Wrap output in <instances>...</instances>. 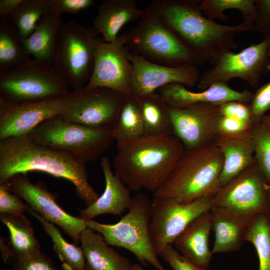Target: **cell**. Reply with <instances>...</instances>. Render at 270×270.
Returning a JSON list of instances; mask_svg holds the SVG:
<instances>
[{"mask_svg":"<svg viewBox=\"0 0 270 270\" xmlns=\"http://www.w3.org/2000/svg\"><path fill=\"white\" fill-rule=\"evenodd\" d=\"M212 197H204L186 204L154 196L152 200L150 234L158 256L166 246L172 244L196 218L210 210Z\"/></svg>","mask_w":270,"mask_h":270,"instance_id":"obj_12","label":"cell"},{"mask_svg":"<svg viewBox=\"0 0 270 270\" xmlns=\"http://www.w3.org/2000/svg\"><path fill=\"white\" fill-rule=\"evenodd\" d=\"M144 12L136 0H104L98 6L93 28L104 40L111 42L125 24L140 20Z\"/></svg>","mask_w":270,"mask_h":270,"instance_id":"obj_24","label":"cell"},{"mask_svg":"<svg viewBox=\"0 0 270 270\" xmlns=\"http://www.w3.org/2000/svg\"><path fill=\"white\" fill-rule=\"evenodd\" d=\"M268 218H269L270 220V212H268Z\"/></svg>","mask_w":270,"mask_h":270,"instance_id":"obj_50","label":"cell"},{"mask_svg":"<svg viewBox=\"0 0 270 270\" xmlns=\"http://www.w3.org/2000/svg\"><path fill=\"white\" fill-rule=\"evenodd\" d=\"M26 135L38 144L69 154L86 164L98 158L115 142L112 129L88 127L59 114L44 121Z\"/></svg>","mask_w":270,"mask_h":270,"instance_id":"obj_6","label":"cell"},{"mask_svg":"<svg viewBox=\"0 0 270 270\" xmlns=\"http://www.w3.org/2000/svg\"><path fill=\"white\" fill-rule=\"evenodd\" d=\"M0 247L2 259L4 262H6L8 258L13 256V254L10 246L5 244L4 238L2 237L0 240Z\"/></svg>","mask_w":270,"mask_h":270,"instance_id":"obj_45","label":"cell"},{"mask_svg":"<svg viewBox=\"0 0 270 270\" xmlns=\"http://www.w3.org/2000/svg\"><path fill=\"white\" fill-rule=\"evenodd\" d=\"M256 0H202L198 5L202 12L212 20L216 18L228 20L230 18L224 14L228 9L237 10L242 16V22L253 26L256 19Z\"/></svg>","mask_w":270,"mask_h":270,"instance_id":"obj_34","label":"cell"},{"mask_svg":"<svg viewBox=\"0 0 270 270\" xmlns=\"http://www.w3.org/2000/svg\"><path fill=\"white\" fill-rule=\"evenodd\" d=\"M130 270H145L138 264H132Z\"/></svg>","mask_w":270,"mask_h":270,"instance_id":"obj_47","label":"cell"},{"mask_svg":"<svg viewBox=\"0 0 270 270\" xmlns=\"http://www.w3.org/2000/svg\"><path fill=\"white\" fill-rule=\"evenodd\" d=\"M248 105L254 124H260L270 110V81L256 88Z\"/></svg>","mask_w":270,"mask_h":270,"instance_id":"obj_36","label":"cell"},{"mask_svg":"<svg viewBox=\"0 0 270 270\" xmlns=\"http://www.w3.org/2000/svg\"><path fill=\"white\" fill-rule=\"evenodd\" d=\"M174 134L185 150L212 144L220 116L219 105L197 104L184 108L170 106Z\"/></svg>","mask_w":270,"mask_h":270,"instance_id":"obj_17","label":"cell"},{"mask_svg":"<svg viewBox=\"0 0 270 270\" xmlns=\"http://www.w3.org/2000/svg\"><path fill=\"white\" fill-rule=\"evenodd\" d=\"M60 98L15 103L0 100V140L26 135L44 121L59 114Z\"/></svg>","mask_w":270,"mask_h":270,"instance_id":"obj_18","label":"cell"},{"mask_svg":"<svg viewBox=\"0 0 270 270\" xmlns=\"http://www.w3.org/2000/svg\"><path fill=\"white\" fill-rule=\"evenodd\" d=\"M64 23L61 16L52 12L41 18L32 33L23 40L32 58L52 64Z\"/></svg>","mask_w":270,"mask_h":270,"instance_id":"obj_26","label":"cell"},{"mask_svg":"<svg viewBox=\"0 0 270 270\" xmlns=\"http://www.w3.org/2000/svg\"><path fill=\"white\" fill-rule=\"evenodd\" d=\"M38 220L50 236L53 249L62 262L65 270H86V260L81 248L68 242L54 226L28 206L27 210Z\"/></svg>","mask_w":270,"mask_h":270,"instance_id":"obj_29","label":"cell"},{"mask_svg":"<svg viewBox=\"0 0 270 270\" xmlns=\"http://www.w3.org/2000/svg\"><path fill=\"white\" fill-rule=\"evenodd\" d=\"M185 150L174 134L148 136L116 144L114 174L130 190L153 192L166 180Z\"/></svg>","mask_w":270,"mask_h":270,"instance_id":"obj_2","label":"cell"},{"mask_svg":"<svg viewBox=\"0 0 270 270\" xmlns=\"http://www.w3.org/2000/svg\"><path fill=\"white\" fill-rule=\"evenodd\" d=\"M32 57L7 18L0 20V72L14 69Z\"/></svg>","mask_w":270,"mask_h":270,"instance_id":"obj_31","label":"cell"},{"mask_svg":"<svg viewBox=\"0 0 270 270\" xmlns=\"http://www.w3.org/2000/svg\"><path fill=\"white\" fill-rule=\"evenodd\" d=\"M268 182L256 163L232 179L212 198V206L254 216L270 212Z\"/></svg>","mask_w":270,"mask_h":270,"instance_id":"obj_13","label":"cell"},{"mask_svg":"<svg viewBox=\"0 0 270 270\" xmlns=\"http://www.w3.org/2000/svg\"><path fill=\"white\" fill-rule=\"evenodd\" d=\"M173 270H206L201 268L182 256L172 244L165 246L158 253Z\"/></svg>","mask_w":270,"mask_h":270,"instance_id":"obj_41","label":"cell"},{"mask_svg":"<svg viewBox=\"0 0 270 270\" xmlns=\"http://www.w3.org/2000/svg\"><path fill=\"white\" fill-rule=\"evenodd\" d=\"M51 12L50 0H25L6 18L24 40L32 33L41 18Z\"/></svg>","mask_w":270,"mask_h":270,"instance_id":"obj_32","label":"cell"},{"mask_svg":"<svg viewBox=\"0 0 270 270\" xmlns=\"http://www.w3.org/2000/svg\"><path fill=\"white\" fill-rule=\"evenodd\" d=\"M158 90L167 104L173 108L197 104L220 105L234 100L249 104L254 94L248 90H235L224 83L214 84L200 92L191 91L180 84H170Z\"/></svg>","mask_w":270,"mask_h":270,"instance_id":"obj_19","label":"cell"},{"mask_svg":"<svg viewBox=\"0 0 270 270\" xmlns=\"http://www.w3.org/2000/svg\"><path fill=\"white\" fill-rule=\"evenodd\" d=\"M268 57H269V58L270 59V42H269V45H268Z\"/></svg>","mask_w":270,"mask_h":270,"instance_id":"obj_49","label":"cell"},{"mask_svg":"<svg viewBox=\"0 0 270 270\" xmlns=\"http://www.w3.org/2000/svg\"><path fill=\"white\" fill-rule=\"evenodd\" d=\"M245 240L252 243L256 251L259 270H270V220L268 212L258 214L252 218Z\"/></svg>","mask_w":270,"mask_h":270,"instance_id":"obj_33","label":"cell"},{"mask_svg":"<svg viewBox=\"0 0 270 270\" xmlns=\"http://www.w3.org/2000/svg\"><path fill=\"white\" fill-rule=\"evenodd\" d=\"M151 204L146 194L138 192L132 196L128 211L119 222L111 224L86 220V226L100 234L108 244L132 252L144 265L148 264L158 270H166L158 258L150 237Z\"/></svg>","mask_w":270,"mask_h":270,"instance_id":"obj_7","label":"cell"},{"mask_svg":"<svg viewBox=\"0 0 270 270\" xmlns=\"http://www.w3.org/2000/svg\"><path fill=\"white\" fill-rule=\"evenodd\" d=\"M5 183L10 190L19 196L30 208L62 228L76 243L80 242L81 232L87 228L85 220L64 210L56 202L54 195L42 183L34 184L22 174L14 175Z\"/></svg>","mask_w":270,"mask_h":270,"instance_id":"obj_15","label":"cell"},{"mask_svg":"<svg viewBox=\"0 0 270 270\" xmlns=\"http://www.w3.org/2000/svg\"><path fill=\"white\" fill-rule=\"evenodd\" d=\"M128 56L132 66V90L135 96L155 92L170 84H180L188 88L197 84L200 73L196 66H164L129 51Z\"/></svg>","mask_w":270,"mask_h":270,"instance_id":"obj_16","label":"cell"},{"mask_svg":"<svg viewBox=\"0 0 270 270\" xmlns=\"http://www.w3.org/2000/svg\"><path fill=\"white\" fill-rule=\"evenodd\" d=\"M212 144L221 150L224 156L220 176L221 187L256 163L251 132L236 136L216 135Z\"/></svg>","mask_w":270,"mask_h":270,"instance_id":"obj_23","label":"cell"},{"mask_svg":"<svg viewBox=\"0 0 270 270\" xmlns=\"http://www.w3.org/2000/svg\"><path fill=\"white\" fill-rule=\"evenodd\" d=\"M100 164L105 180L104 190L92 204L80 211L78 217L84 220L106 214L121 216L132 203L130 190L113 173L109 158L102 157Z\"/></svg>","mask_w":270,"mask_h":270,"instance_id":"obj_20","label":"cell"},{"mask_svg":"<svg viewBox=\"0 0 270 270\" xmlns=\"http://www.w3.org/2000/svg\"><path fill=\"white\" fill-rule=\"evenodd\" d=\"M98 34L74 20L62 26L52 65L73 90L86 86L91 78Z\"/></svg>","mask_w":270,"mask_h":270,"instance_id":"obj_9","label":"cell"},{"mask_svg":"<svg viewBox=\"0 0 270 270\" xmlns=\"http://www.w3.org/2000/svg\"><path fill=\"white\" fill-rule=\"evenodd\" d=\"M260 124L270 132V112L266 114L260 121Z\"/></svg>","mask_w":270,"mask_h":270,"instance_id":"obj_46","label":"cell"},{"mask_svg":"<svg viewBox=\"0 0 270 270\" xmlns=\"http://www.w3.org/2000/svg\"><path fill=\"white\" fill-rule=\"evenodd\" d=\"M124 33L106 42L100 38L97 44L94 64L86 88L104 87L125 96H132V66Z\"/></svg>","mask_w":270,"mask_h":270,"instance_id":"obj_14","label":"cell"},{"mask_svg":"<svg viewBox=\"0 0 270 270\" xmlns=\"http://www.w3.org/2000/svg\"><path fill=\"white\" fill-rule=\"evenodd\" d=\"M21 198L10 190L7 183L0 184V213L24 215L28 205L24 204Z\"/></svg>","mask_w":270,"mask_h":270,"instance_id":"obj_37","label":"cell"},{"mask_svg":"<svg viewBox=\"0 0 270 270\" xmlns=\"http://www.w3.org/2000/svg\"><path fill=\"white\" fill-rule=\"evenodd\" d=\"M224 164L221 150L213 144L185 150L170 176L154 196L186 204L213 197L221 188Z\"/></svg>","mask_w":270,"mask_h":270,"instance_id":"obj_4","label":"cell"},{"mask_svg":"<svg viewBox=\"0 0 270 270\" xmlns=\"http://www.w3.org/2000/svg\"><path fill=\"white\" fill-rule=\"evenodd\" d=\"M0 220L8 230V246L14 258L26 257L42 252L31 222L24 215L0 213Z\"/></svg>","mask_w":270,"mask_h":270,"instance_id":"obj_28","label":"cell"},{"mask_svg":"<svg viewBox=\"0 0 270 270\" xmlns=\"http://www.w3.org/2000/svg\"><path fill=\"white\" fill-rule=\"evenodd\" d=\"M12 270H58L46 254L38 253L22 258H14Z\"/></svg>","mask_w":270,"mask_h":270,"instance_id":"obj_38","label":"cell"},{"mask_svg":"<svg viewBox=\"0 0 270 270\" xmlns=\"http://www.w3.org/2000/svg\"><path fill=\"white\" fill-rule=\"evenodd\" d=\"M253 128L240 120L220 116L217 124L216 132L217 135L242 136L250 134Z\"/></svg>","mask_w":270,"mask_h":270,"instance_id":"obj_40","label":"cell"},{"mask_svg":"<svg viewBox=\"0 0 270 270\" xmlns=\"http://www.w3.org/2000/svg\"><path fill=\"white\" fill-rule=\"evenodd\" d=\"M36 171L72 182L86 206L100 196L88 182L86 164L70 154L38 144L28 135L0 140V184L17 174Z\"/></svg>","mask_w":270,"mask_h":270,"instance_id":"obj_1","label":"cell"},{"mask_svg":"<svg viewBox=\"0 0 270 270\" xmlns=\"http://www.w3.org/2000/svg\"><path fill=\"white\" fill-rule=\"evenodd\" d=\"M270 35L238 52L230 51L224 54L212 67L200 73L198 88L204 90L214 84H228L230 80L238 78L258 88L262 75L270 70Z\"/></svg>","mask_w":270,"mask_h":270,"instance_id":"obj_11","label":"cell"},{"mask_svg":"<svg viewBox=\"0 0 270 270\" xmlns=\"http://www.w3.org/2000/svg\"><path fill=\"white\" fill-rule=\"evenodd\" d=\"M266 195L268 201L270 206V184H267L266 186Z\"/></svg>","mask_w":270,"mask_h":270,"instance_id":"obj_48","label":"cell"},{"mask_svg":"<svg viewBox=\"0 0 270 270\" xmlns=\"http://www.w3.org/2000/svg\"><path fill=\"white\" fill-rule=\"evenodd\" d=\"M160 0L153 1L135 26L124 34L129 52L154 63L198 66L204 62L162 20Z\"/></svg>","mask_w":270,"mask_h":270,"instance_id":"obj_5","label":"cell"},{"mask_svg":"<svg viewBox=\"0 0 270 270\" xmlns=\"http://www.w3.org/2000/svg\"><path fill=\"white\" fill-rule=\"evenodd\" d=\"M212 230L210 210L196 218L174 240L175 248L196 266L208 270L212 253L209 246Z\"/></svg>","mask_w":270,"mask_h":270,"instance_id":"obj_21","label":"cell"},{"mask_svg":"<svg viewBox=\"0 0 270 270\" xmlns=\"http://www.w3.org/2000/svg\"><path fill=\"white\" fill-rule=\"evenodd\" d=\"M52 12L60 15L64 13L78 14L92 6L94 0H50Z\"/></svg>","mask_w":270,"mask_h":270,"instance_id":"obj_43","label":"cell"},{"mask_svg":"<svg viewBox=\"0 0 270 270\" xmlns=\"http://www.w3.org/2000/svg\"><path fill=\"white\" fill-rule=\"evenodd\" d=\"M256 163L268 184H270V132L260 123L251 132Z\"/></svg>","mask_w":270,"mask_h":270,"instance_id":"obj_35","label":"cell"},{"mask_svg":"<svg viewBox=\"0 0 270 270\" xmlns=\"http://www.w3.org/2000/svg\"><path fill=\"white\" fill-rule=\"evenodd\" d=\"M256 19L254 30L260 32L264 38L270 35V0H256Z\"/></svg>","mask_w":270,"mask_h":270,"instance_id":"obj_42","label":"cell"},{"mask_svg":"<svg viewBox=\"0 0 270 270\" xmlns=\"http://www.w3.org/2000/svg\"><path fill=\"white\" fill-rule=\"evenodd\" d=\"M125 96L104 87H82L60 98L59 115L95 128L112 129Z\"/></svg>","mask_w":270,"mask_h":270,"instance_id":"obj_10","label":"cell"},{"mask_svg":"<svg viewBox=\"0 0 270 270\" xmlns=\"http://www.w3.org/2000/svg\"><path fill=\"white\" fill-rule=\"evenodd\" d=\"M69 85L52 64L31 58L11 70L0 72V100L10 103L64 96Z\"/></svg>","mask_w":270,"mask_h":270,"instance_id":"obj_8","label":"cell"},{"mask_svg":"<svg viewBox=\"0 0 270 270\" xmlns=\"http://www.w3.org/2000/svg\"><path fill=\"white\" fill-rule=\"evenodd\" d=\"M198 0H160V14L170 28L204 63L213 65L226 52L238 48L237 34L254 30L242 22L228 26L205 16Z\"/></svg>","mask_w":270,"mask_h":270,"instance_id":"obj_3","label":"cell"},{"mask_svg":"<svg viewBox=\"0 0 270 270\" xmlns=\"http://www.w3.org/2000/svg\"><path fill=\"white\" fill-rule=\"evenodd\" d=\"M212 230L214 241L212 254L238 250L245 241L248 224L253 216L240 214L224 208L212 206Z\"/></svg>","mask_w":270,"mask_h":270,"instance_id":"obj_22","label":"cell"},{"mask_svg":"<svg viewBox=\"0 0 270 270\" xmlns=\"http://www.w3.org/2000/svg\"><path fill=\"white\" fill-rule=\"evenodd\" d=\"M116 144L144 136V122L136 97L125 96L112 128Z\"/></svg>","mask_w":270,"mask_h":270,"instance_id":"obj_30","label":"cell"},{"mask_svg":"<svg viewBox=\"0 0 270 270\" xmlns=\"http://www.w3.org/2000/svg\"><path fill=\"white\" fill-rule=\"evenodd\" d=\"M135 97L144 122V136L174 134L170 106L158 92Z\"/></svg>","mask_w":270,"mask_h":270,"instance_id":"obj_27","label":"cell"},{"mask_svg":"<svg viewBox=\"0 0 270 270\" xmlns=\"http://www.w3.org/2000/svg\"><path fill=\"white\" fill-rule=\"evenodd\" d=\"M25 0H0V18H6Z\"/></svg>","mask_w":270,"mask_h":270,"instance_id":"obj_44","label":"cell"},{"mask_svg":"<svg viewBox=\"0 0 270 270\" xmlns=\"http://www.w3.org/2000/svg\"><path fill=\"white\" fill-rule=\"evenodd\" d=\"M220 116L232 118L252 126H255L248 104L230 101L219 105Z\"/></svg>","mask_w":270,"mask_h":270,"instance_id":"obj_39","label":"cell"},{"mask_svg":"<svg viewBox=\"0 0 270 270\" xmlns=\"http://www.w3.org/2000/svg\"><path fill=\"white\" fill-rule=\"evenodd\" d=\"M79 240L86 270H130V260L110 247L103 236L92 229L85 228Z\"/></svg>","mask_w":270,"mask_h":270,"instance_id":"obj_25","label":"cell"}]
</instances>
